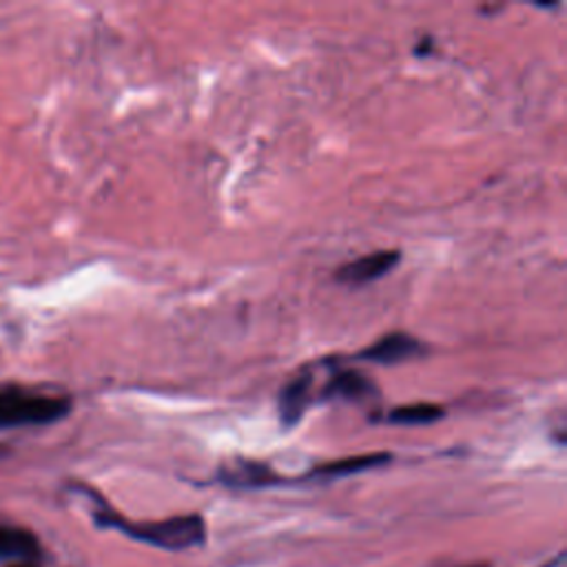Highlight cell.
Masks as SVG:
<instances>
[{"label":"cell","instance_id":"obj_3","mask_svg":"<svg viewBox=\"0 0 567 567\" xmlns=\"http://www.w3.org/2000/svg\"><path fill=\"white\" fill-rule=\"evenodd\" d=\"M425 354V346L408 334V332H388L354 357L361 361H372V363H383V365H394L401 361H410L416 357Z\"/></svg>","mask_w":567,"mask_h":567},{"label":"cell","instance_id":"obj_2","mask_svg":"<svg viewBox=\"0 0 567 567\" xmlns=\"http://www.w3.org/2000/svg\"><path fill=\"white\" fill-rule=\"evenodd\" d=\"M69 412V396L31 392L16 385L0 388V427L47 425L64 419Z\"/></svg>","mask_w":567,"mask_h":567},{"label":"cell","instance_id":"obj_4","mask_svg":"<svg viewBox=\"0 0 567 567\" xmlns=\"http://www.w3.org/2000/svg\"><path fill=\"white\" fill-rule=\"evenodd\" d=\"M399 259H401L399 250H377L343 264L334 272V279L346 286H365L388 275L399 264Z\"/></svg>","mask_w":567,"mask_h":567},{"label":"cell","instance_id":"obj_1","mask_svg":"<svg viewBox=\"0 0 567 567\" xmlns=\"http://www.w3.org/2000/svg\"><path fill=\"white\" fill-rule=\"evenodd\" d=\"M95 523L100 527L117 529L126 534L133 540L168 549V551H179L188 549L195 545H202L206 538V523L199 514H184V516H171L164 520H144V523H133L117 512H113L106 505H100L95 509Z\"/></svg>","mask_w":567,"mask_h":567},{"label":"cell","instance_id":"obj_11","mask_svg":"<svg viewBox=\"0 0 567 567\" xmlns=\"http://www.w3.org/2000/svg\"><path fill=\"white\" fill-rule=\"evenodd\" d=\"M11 567H33V565H11Z\"/></svg>","mask_w":567,"mask_h":567},{"label":"cell","instance_id":"obj_7","mask_svg":"<svg viewBox=\"0 0 567 567\" xmlns=\"http://www.w3.org/2000/svg\"><path fill=\"white\" fill-rule=\"evenodd\" d=\"M42 556L40 540L33 532L0 523V560H13L16 565H33Z\"/></svg>","mask_w":567,"mask_h":567},{"label":"cell","instance_id":"obj_12","mask_svg":"<svg viewBox=\"0 0 567 567\" xmlns=\"http://www.w3.org/2000/svg\"><path fill=\"white\" fill-rule=\"evenodd\" d=\"M547 567H549V565H547Z\"/></svg>","mask_w":567,"mask_h":567},{"label":"cell","instance_id":"obj_8","mask_svg":"<svg viewBox=\"0 0 567 567\" xmlns=\"http://www.w3.org/2000/svg\"><path fill=\"white\" fill-rule=\"evenodd\" d=\"M219 481L230 487H270L284 483V476L275 474L268 465L246 458H233L230 463L221 465Z\"/></svg>","mask_w":567,"mask_h":567},{"label":"cell","instance_id":"obj_10","mask_svg":"<svg viewBox=\"0 0 567 567\" xmlns=\"http://www.w3.org/2000/svg\"><path fill=\"white\" fill-rule=\"evenodd\" d=\"M445 416V410L436 403H410V405H396L388 412V421L396 425H427Z\"/></svg>","mask_w":567,"mask_h":567},{"label":"cell","instance_id":"obj_6","mask_svg":"<svg viewBox=\"0 0 567 567\" xmlns=\"http://www.w3.org/2000/svg\"><path fill=\"white\" fill-rule=\"evenodd\" d=\"M312 388L315 377L312 372H299L292 381H288L279 392V421L286 427H292L299 423V419L306 414V408L312 401Z\"/></svg>","mask_w":567,"mask_h":567},{"label":"cell","instance_id":"obj_5","mask_svg":"<svg viewBox=\"0 0 567 567\" xmlns=\"http://www.w3.org/2000/svg\"><path fill=\"white\" fill-rule=\"evenodd\" d=\"M323 399H348L354 403L363 401H377L379 390L377 383L357 370H334L328 379V383L321 390Z\"/></svg>","mask_w":567,"mask_h":567},{"label":"cell","instance_id":"obj_9","mask_svg":"<svg viewBox=\"0 0 567 567\" xmlns=\"http://www.w3.org/2000/svg\"><path fill=\"white\" fill-rule=\"evenodd\" d=\"M392 461V454L388 452H374V454H357V456H346L339 461H330L323 465H317L310 470L308 478H339L357 472H365L379 465H385Z\"/></svg>","mask_w":567,"mask_h":567}]
</instances>
